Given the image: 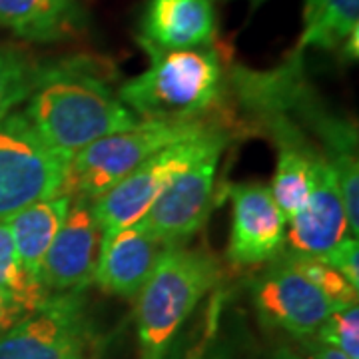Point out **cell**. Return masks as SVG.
<instances>
[{"label": "cell", "instance_id": "obj_26", "mask_svg": "<svg viewBox=\"0 0 359 359\" xmlns=\"http://www.w3.org/2000/svg\"><path fill=\"white\" fill-rule=\"evenodd\" d=\"M26 316H28V311L14 299L13 295L0 290V335L6 334Z\"/></svg>", "mask_w": 359, "mask_h": 359}, {"label": "cell", "instance_id": "obj_6", "mask_svg": "<svg viewBox=\"0 0 359 359\" xmlns=\"http://www.w3.org/2000/svg\"><path fill=\"white\" fill-rule=\"evenodd\" d=\"M70 156L50 148L25 112L0 120V222L65 194Z\"/></svg>", "mask_w": 359, "mask_h": 359}, {"label": "cell", "instance_id": "obj_19", "mask_svg": "<svg viewBox=\"0 0 359 359\" xmlns=\"http://www.w3.org/2000/svg\"><path fill=\"white\" fill-rule=\"evenodd\" d=\"M320 162H327V160L309 158L295 150H278L273 184L269 190L285 219L294 218L308 202L309 188H311V168Z\"/></svg>", "mask_w": 359, "mask_h": 359}, {"label": "cell", "instance_id": "obj_17", "mask_svg": "<svg viewBox=\"0 0 359 359\" xmlns=\"http://www.w3.org/2000/svg\"><path fill=\"white\" fill-rule=\"evenodd\" d=\"M70 202L72 198L68 194H58L54 198L28 205L6 219L20 262L25 264L26 271L32 273L36 280L42 262L68 214Z\"/></svg>", "mask_w": 359, "mask_h": 359}, {"label": "cell", "instance_id": "obj_28", "mask_svg": "<svg viewBox=\"0 0 359 359\" xmlns=\"http://www.w3.org/2000/svg\"><path fill=\"white\" fill-rule=\"evenodd\" d=\"M269 359H308L304 353H299L297 349H294V347L290 346H282L278 347L273 353H271V358Z\"/></svg>", "mask_w": 359, "mask_h": 359}, {"label": "cell", "instance_id": "obj_3", "mask_svg": "<svg viewBox=\"0 0 359 359\" xmlns=\"http://www.w3.org/2000/svg\"><path fill=\"white\" fill-rule=\"evenodd\" d=\"M146 72L120 84L118 94L140 120H205L228 88V66L214 46L160 50L146 42Z\"/></svg>", "mask_w": 359, "mask_h": 359}, {"label": "cell", "instance_id": "obj_9", "mask_svg": "<svg viewBox=\"0 0 359 359\" xmlns=\"http://www.w3.org/2000/svg\"><path fill=\"white\" fill-rule=\"evenodd\" d=\"M252 292L259 321L297 341L318 334L327 316L339 308L283 257L257 278Z\"/></svg>", "mask_w": 359, "mask_h": 359}, {"label": "cell", "instance_id": "obj_4", "mask_svg": "<svg viewBox=\"0 0 359 359\" xmlns=\"http://www.w3.org/2000/svg\"><path fill=\"white\" fill-rule=\"evenodd\" d=\"M219 280L222 266L212 254L170 248L136 295L140 358L166 359L194 309Z\"/></svg>", "mask_w": 359, "mask_h": 359}, {"label": "cell", "instance_id": "obj_12", "mask_svg": "<svg viewBox=\"0 0 359 359\" xmlns=\"http://www.w3.org/2000/svg\"><path fill=\"white\" fill-rule=\"evenodd\" d=\"M231 233L228 257L233 266L264 264L278 254L285 240L287 219L264 184H236L230 188Z\"/></svg>", "mask_w": 359, "mask_h": 359}, {"label": "cell", "instance_id": "obj_18", "mask_svg": "<svg viewBox=\"0 0 359 359\" xmlns=\"http://www.w3.org/2000/svg\"><path fill=\"white\" fill-rule=\"evenodd\" d=\"M358 30L359 0H304V30L294 50H339Z\"/></svg>", "mask_w": 359, "mask_h": 359}, {"label": "cell", "instance_id": "obj_21", "mask_svg": "<svg viewBox=\"0 0 359 359\" xmlns=\"http://www.w3.org/2000/svg\"><path fill=\"white\" fill-rule=\"evenodd\" d=\"M34 76L36 65L18 50L0 46V120L28 100Z\"/></svg>", "mask_w": 359, "mask_h": 359}, {"label": "cell", "instance_id": "obj_22", "mask_svg": "<svg viewBox=\"0 0 359 359\" xmlns=\"http://www.w3.org/2000/svg\"><path fill=\"white\" fill-rule=\"evenodd\" d=\"M282 257L292 268L297 269L299 273H304L316 287H320L335 306H346V304L358 302L359 290H355L337 269L332 268L330 264H325L321 257L295 254V252H290Z\"/></svg>", "mask_w": 359, "mask_h": 359}, {"label": "cell", "instance_id": "obj_29", "mask_svg": "<svg viewBox=\"0 0 359 359\" xmlns=\"http://www.w3.org/2000/svg\"><path fill=\"white\" fill-rule=\"evenodd\" d=\"M250 2H252V6H259V4H262L264 0H250Z\"/></svg>", "mask_w": 359, "mask_h": 359}, {"label": "cell", "instance_id": "obj_1", "mask_svg": "<svg viewBox=\"0 0 359 359\" xmlns=\"http://www.w3.org/2000/svg\"><path fill=\"white\" fill-rule=\"evenodd\" d=\"M114 84L112 66L92 56L36 66L25 114L50 148L72 158L92 142L142 122Z\"/></svg>", "mask_w": 359, "mask_h": 359}, {"label": "cell", "instance_id": "obj_2", "mask_svg": "<svg viewBox=\"0 0 359 359\" xmlns=\"http://www.w3.org/2000/svg\"><path fill=\"white\" fill-rule=\"evenodd\" d=\"M228 86H231L238 100L264 104L290 116L299 128L320 144L337 178L349 233L358 238V128L323 104L306 76L304 52L292 50L282 65L271 70H252L248 66L233 65L228 70Z\"/></svg>", "mask_w": 359, "mask_h": 359}, {"label": "cell", "instance_id": "obj_5", "mask_svg": "<svg viewBox=\"0 0 359 359\" xmlns=\"http://www.w3.org/2000/svg\"><path fill=\"white\" fill-rule=\"evenodd\" d=\"M212 124L208 120H142L132 128L92 142L70 158L65 194L94 202L148 158L176 142L192 138Z\"/></svg>", "mask_w": 359, "mask_h": 359}, {"label": "cell", "instance_id": "obj_24", "mask_svg": "<svg viewBox=\"0 0 359 359\" xmlns=\"http://www.w3.org/2000/svg\"><path fill=\"white\" fill-rule=\"evenodd\" d=\"M325 264L337 269L347 282L359 290V242L358 238H346L335 244L327 254L320 256Z\"/></svg>", "mask_w": 359, "mask_h": 359}, {"label": "cell", "instance_id": "obj_25", "mask_svg": "<svg viewBox=\"0 0 359 359\" xmlns=\"http://www.w3.org/2000/svg\"><path fill=\"white\" fill-rule=\"evenodd\" d=\"M166 359H240L238 353L231 349L226 341L218 339L214 332L205 334L198 344H194V347L182 351V353H174L170 351V355Z\"/></svg>", "mask_w": 359, "mask_h": 359}, {"label": "cell", "instance_id": "obj_7", "mask_svg": "<svg viewBox=\"0 0 359 359\" xmlns=\"http://www.w3.org/2000/svg\"><path fill=\"white\" fill-rule=\"evenodd\" d=\"M228 132L224 126L212 124L192 138L176 142L148 158L130 176L118 182L112 190L96 198L92 205L102 231L128 228L138 224L154 205L158 196L166 190L170 182L184 170L194 166L204 156L224 150Z\"/></svg>", "mask_w": 359, "mask_h": 359}, {"label": "cell", "instance_id": "obj_20", "mask_svg": "<svg viewBox=\"0 0 359 359\" xmlns=\"http://www.w3.org/2000/svg\"><path fill=\"white\" fill-rule=\"evenodd\" d=\"M0 290L13 295L28 313L40 308L50 295L32 273L26 271L6 222H0Z\"/></svg>", "mask_w": 359, "mask_h": 359}, {"label": "cell", "instance_id": "obj_14", "mask_svg": "<svg viewBox=\"0 0 359 359\" xmlns=\"http://www.w3.org/2000/svg\"><path fill=\"white\" fill-rule=\"evenodd\" d=\"M290 222V252L323 256L335 244L353 238L347 226L346 208L330 162L311 168V188L306 205Z\"/></svg>", "mask_w": 359, "mask_h": 359}, {"label": "cell", "instance_id": "obj_23", "mask_svg": "<svg viewBox=\"0 0 359 359\" xmlns=\"http://www.w3.org/2000/svg\"><path fill=\"white\" fill-rule=\"evenodd\" d=\"M321 341L337 347L349 359H359V306L358 302L335 308L318 332Z\"/></svg>", "mask_w": 359, "mask_h": 359}, {"label": "cell", "instance_id": "obj_15", "mask_svg": "<svg viewBox=\"0 0 359 359\" xmlns=\"http://www.w3.org/2000/svg\"><path fill=\"white\" fill-rule=\"evenodd\" d=\"M140 42L160 50L212 46L216 11L212 0H148L142 14Z\"/></svg>", "mask_w": 359, "mask_h": 359}, {"label": "cell", "instance_id": "obj_27", "mask_svg": "<svg viewBox=\"0 0 359 359\" xmlns=\"http://www.w3.org/2000/svg\"><path fill=\"white\" fill-rule=\"evenodd\" d=\"M299 346L304 347V351H306L304 355L308 359H349L346 353L339 351L337 347L321 341L318 335H311V337H306V339H299Z\"/></svg>", "mask_w": 359, "mask_h": 359}, {"label": "cell", "instance_id": "obj_11", "mask_svg": "<svg viewBox=\"0 0 359 359\" xmlns=\"http://www.w3.org/2000/svg\"><path fill=\"white\" fill-rule=\"evenodd\" d=\"M222 152L224 150H216L204 156L176 176L140 219L168 245H184L204 226L212 205Z\"/></svg>", "mask_w": 359, "mask_h": 359}, {"label": "cell", "instance_id": "obj_8", "mask_svg": "<svg viewBox=\"0 0 359 359\" xmlns=\"http://www.w3.org/2000/svg\"><path fill=\"white\" fill-rule=\"evenodd\" d=\"M0 359H96L82 292L48 299L0 335Z\"/></svg>", "mask_w": 359, "mask_h": 359}, {"label": "cell", "instance_id": "obj_10", "mask_svg": "<svg viewBox=\"0 0 359 359\" xmlns=\"http://www.w3.org/2000/svg\"><path fill=\"white\" fill-rule=\"evenodd\" d=\"M102 226L92 200L72 198L68 214L42 262L39 280L50 294H76L94 283Z\"/></svg>", "mask_w": 359, "mask_h": 359}, {"label": "cell", "instance_id": "obj_13", "mask_svg": "<svg viewBox=\"0 0 359 359\" xmlns=\"http://www.w3.org/2000/svg\"><path fill=\"white\" fill-rule=\"evenodd\" d=\"M170 248L142 222L102 231L94 283L106 294L136 297Z\"/></svg>", "mask_w": 359, "mask_h": 359}, {"label": "cell", "instance_id": "obj_16", "mask_svg": "<svg viewBox=\"0 0 359 359\" xmlns=\"http://www.w3.org/2000/svg\"><path fill=\"white\" fill-rule=\"evenodd\" d=\"M0 26L30 42H58L86 28L78 0H0Z\"/></svg>", "mask_w": 359, "mask_h": 359}]
</instances>
